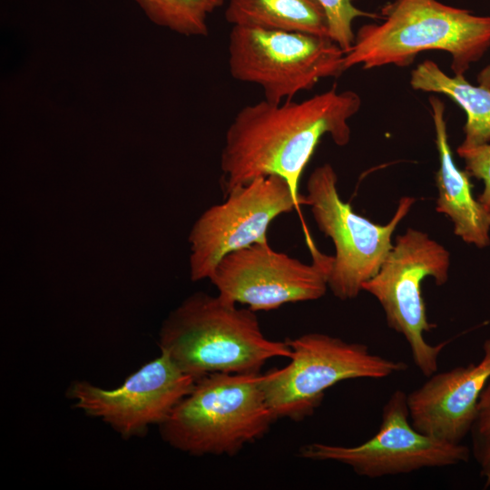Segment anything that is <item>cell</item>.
Wrapping results in <instances>:
<instances>
[{"label": "cell", "instance_id": "cell-1", "mask_svg": "<svg viewBox=\"0 0 490 490\" xmlns=\"http://www.w3.org/2000/svg\"><path fill=\"white\" fill-rule=\"evenodd\" d=\"M361 107L360 96L335 87L301 102L261 100L241 108L229 125L220 154L222 188L279 175L296 197L300 177L319 141L329 135L338 146L350 141L349 119Z\"/></svg>", "mask_w": 490, "mask_h": 490}, {"label": "cell", "instance_id": "cell-10", "mask_svg": "<svg viewBox=\"0 0 490 490\" xmlns=\"http://www.w3.org/2000/svg\"><path fill=\"white\" fill-rule=\"evenodd\" d=\"M305 234L310 264L274 250L269 242L255 243L225 255L209 279L218 294L255 312L318 299L328 289L333 256L322 253Z\"/></svg>", "mask_w": 490, "mask_h": 490}, {"label": "cell", "instance_id": "cell-8", "mask_svg": "<svg viewBox=\"0 0 490 490\" xmlns=\"http://www.w3.org/2000/svg\"><path fill=\"white\" fill-rule=\"evenodd\" d=\"M338 176L329 163L311 172L307 181L305 205L309 206L318 230L335 246L328 287L341 299H356L364 282L379 270L392 249L391 238L408 214L415 199L404 196L386 224H377L357 214L338 191Z\"/></svg>", "mask_w": 490, "mask_h": 490}, {"label": "cell", "instance_id": "cell-15", "mask_svg": "<svg viewBox=\"0 0 490 490\" xmlns=\"http://www.w3.org/2000/svg\"><path fill=\"white\" fill-rule=\"evenodd\" d=\"M225 19L232 26L329 37L328 17L318 0H229Z\"/></svg>", "mask_w": 490, "mask_h": 490}, {"label": "cell", "instance_id": "cell-6", "mask_svg": "<svg viewBox=\"0 0 490 490\" xmlns=\"http://www.w3.org/2000/svg\"><path fill=\"white\" fill-rule=\"evenodd\" d=\"M449 270L450 252L425 231L408 228L396 238L378 271L362 285L380 304L388 327L405 338L414 364L426 377L437 371L448 341L431 345L424 337L436 325L427 318L421 285L427 277L444 285Z\"/></svg>", "mask_w": 490, "mask_h": 490}, {"label": "cell", "instance_id": "cell-9", "mask_svg": "<svg viewBox=\"0 0 490 490\" xmlns=\"http://www.w3.org/2000/svg\"><path fill=\"white\" fill-rule=\"evenodd\" d=\"M407 397L401 389L391 394L383 406L378 431L368 440L354 446L310 443L299 449V456L339 463L371 479L467 462L471 451L466 446L426 435L413 426Z\"/></svg>", "mask_w": 490, "mask_h": 490}, {"label": "cell", "instance_id": "cell-17", "mask_svg": "<svg viewBox=\"0 0 490 490\" xmlns=\"http://www.w3.org/2000/svg\"><path fill=\"white\" fill-rule=\"evenodd\" d=\"M154 24L184 36H207L208 18L224 0H133Z\"/></svg>", "mask_w": 490, "mask_h": 490}, {"label": "cell", "instance_id": "cell-13", "mask_svg": "<svg viewBox=\"0 0 490 490\" xmlns=\"http://www.w3.org/2000/svg\"><path fill=\"white\" fill-rule=\"evenodd\" d=\"M489 379L490 338L483 344L478 363L436 371L407 393L413 426L426 435L461 443L470 432L480 394Z\"/></svg>", "mask_w": 490, "mask_h": 490}, {"label": "cell", "instance_id": "cell-5", "mask_svg": "<svg viewBox=\"0 0 490 490\" xmlns=\"http://www.w3.org/2000/svg\"><path fill=\"white\" fill-rule=\"evenodd\" d=\"M286 342L291 349L289 363L261 375V387L276 420H304L320 406L326 390L341 381L382 379L408 368L404 361L372 353L363 343L324 333H306Z\"/></svg>", "mask_w": 490, "mask_h": 490}, {"label": "cell", "instance_id": "cell-16", "mask_svg": "<svg viewBox=\"0 0 490 490\" xmlns=\"http://www.w3.org/2000/svg\"><path fill=\"white\" fill-rule=\"evenodd\" d=\"M409 83L414 90L449 97L466 112L465 138L460 146L490 142V90L473 85L465 75L449 76L431 60L424 61L411 72Z\"/></svg>", "mask_w": 490, "mask_h": 490}, {"label": "cell", "instance_id": "cell-20", "mask_svg": "<svg viewBox=\"0 0 490 490\" xmlns=\"http://www.w3.org/2000/svg\"><path fill=\"white\" fill-rule=\"evenodd\" d=\"M456 152L464 160L466 171L469 175L484 182V190L477 201L490 211V143L473 147L459 145Z\"/></svg>", "mask_w": 490, "mask_h": 490}, {"label": "cell", "instance_id": "cell-2", "mask_svg": "<svg viewBox=\"0 0 490 490\" xmlns=\"http://www.w3.org/2000/svg\"><path fill=\"white\" fill-rule=\"evenodd\" d=\"M160 349L196 381L214 373H260L274 358H289L285 341L267 338L255 311L220 296L197 292L164 320Z\"/></svg>", "mask_w": 490, "mask_h": 490}, {"label": "cell", "instance_id": "cell-12", "mask_svg": "<svg viewBox=\"0 0 490 490\" xmlns=\"http://www.w3.org/2000/svg\"><path fill=\"white\" fill-rule=\"evenodd\" d=\"M196 380L165 353L147 362L113 389L85 381L74 383L69 396L74 407L99 417L125 438L141 436L149 426H159L187 396Z\"/></svg>", "mask_w": 490, "mask_h": 490}, {"label": "cell", "instance_id": "cell-4", "mask_svg": "<svg viewBox=\"0 0 490 490\" xmlns=\"http://www.w3.org/2000/svg\"><path fill=\"white\" fill-rule=\"evenodd\" d=\"M261 375L214 373L198 379L159 426L162 439L191 456L237 455L276 420Z\"/></svg>", "mask_w": 490, "mask_h": 490}, {"label": "cell", "instance_id": "cell-19", "mask_svg": "<svg viewBox=\"0 0 490 490\" xmlns=\"http://www.w3.org/2000/svg\"><path fill=\"white\" fill-rule=\"evenodd\" d=\"M472 454L480 468L485 486H490V382L482 390L476 416L470 429Z\"/></svg>", "mask_w": 490, "mask_h": 490}, {"label": "cell", "instance_id": "cell-7", "mask_svg": "<svg viewBox=\"0 0 490 490\" xmlns=\"http://www.w3.org/2000/svg\"><path fill=\"white\" fill-rule=\"evenodd\" d=\"M228 64L238 81L261 87L264 100L279 103L310 90L319 80L339 77L345 52L328 36L234 25Z\"/></svg>", "mask_w": 490, "mask_h": 490}, {"label": "cell", "instance_id": "cell-21", "mask_svg": "<svg viewBox=\"0 0 490 490\" xmlns=\"http://www.w3.org/2000/svg\"><path fill=\"white\" fill-rule=\"evenodd\" d=\"M476 81L478 85L490 90V64L485 66L478 74Z\"/></svg>", "mask_w": 490, "mask_h": 490}, {"label": "cell", "instance_id": "cell-14", "mask_svg": "<svg viewBox=\"0 0 490 490\" xmlns=\"http://www.w3.org/2000/svg\"><path fill=\"white\" fill-rule=\"evenodd\" d=\"M429 103L439 154V168L436 173L438 191L436 211L451 220L454 233L463 241L485 248L490 245V211L475 199L469 173L460 170L453 160L444 103L432 96Z\"/></svg>", "mask_w": 490, "mask_h": 490}, {"label": "cell", "instance_id": "cell-3", "mask_svg": "<svg viewBox=\"0 0 490 490\" xmlns=\"http://www.w3.org/2000/svg\"><path fill=\"white\" fill-rule=\"evenodd\" d=\"M379 24L361 26L345 53L346 70L407 66L426 50L451 54L454 75H465L490 47V16L437 0H395L381 9Z\"/></svg>", "mask_w": 490, "mask_h": 490}, {"label": "cell", "instance_id": "cell-18", "mask_svg": "<svg viewBox=\"0 0 490 490\" xmlns=\"http://www.w3.org/2000/svg\"><path fill=\"white\" fill-rule=\"evenodd\" d=\"M325 10L329 37L346 53L352 45L355 34L352 24L358 17L378 18L380 15L357 8L355 0H318Z\"/></svg>", "mask_w": 490, "mask_h": 490}, {"label": "cell", "instance_id": "cell-11", "mask_svg": "<svg viewBox=\"0 0 490 490\" xmlns=\"http://www.w3.org/2000/svg\"><path fill=\"white\" fill-rule=\"evenodd\" d=\"M226 196L223 202L207 209L191 229L189 241L193 281L209 279L228 253L268 242L270 223L305 205L304 196L296 197L289 182L279 175L258 177Z\"/></svg>", "mask_w": 490, "mask_h": 490}]
</instances>
